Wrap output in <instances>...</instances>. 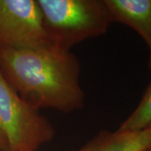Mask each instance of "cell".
<instances>
[{
    "instance_id": "4",
    "label": "cell",
    "mask_w": 151,
    "mask_h": 151,
    "mask_svg": "<svg viewBox=\"0 0 151 151\" xmlns=\"http://www.w3.org/2000/svg\"><path fill=\"white\" fill-rule=\"evenodd\" d=\"M0 48H54L37 0H0Z\"/></svg>"
},
{
    "instance_id": "10",
    "label": "cell",
    "mask_w": 151,
    "mask_h": 151,
    "mask_svg": "<svg viewBox=\"0 0 151 151\" xmlns=\"http://www.w3.org/2000/svg\"><path fill=\"white\" fill-rule=\"evenodd\" d=\"M145 151H151V148L150 149H149V150H145Z\"/></svg>"
},
{
    "instance_id": "5",
    "label": "cell",
    "mask_w": 151,
    "mask_h": 151,
    "mask_svg": "<svg viewBox=\"0 0 151 151\" xmlns=\"http://www.w3.org/2000/svg\"><path fill=\"white\" fill-rule=\"evenodd\" d=\"M111 22L126 24L151 45V0H103Z\"/></svg>"
},
{
    "instance_id": "6",
    "label": "cell",
    "mask_w": 151,
    "mask_h": 151,
    "mask_svg": "<svg viewBox=\"0 0 151 151\" xmlns=\"http://www.w3.org/2000/svg\"><path fill=\"white\" fill-rule=\"evenodd\" d=\"M151 148V127L140 131H100L77 151H145Z\"/></svg>"
},
{
    "instance_id": "1",
    "label": "cell",
    "mask_w": 151,
    "mask_h": 151,
    "mask_svg": "<svg viewBox=\"0 0 151 151\" xmlns=\"http://www.w3.org/2000/svg\"><path fill=\"white\" fill-rule=\"evenodd\" d=\"M0 70L7 82L33 108L69 113L84 107L80 63L57 49L0 48Z\"/></svg>"
},
{
    "instance_id": "7",
    "label": "cell",
    "mask_w": 151,
    "mask_h": 151,
    "mask_svg": "<svg viewBox=\"0 0 151 151\" xmlns=\"http://www.w3.org/2000/svg\"><path fill=\"white\" fill-rule=\"evenodd\" d=\"M151 127V81L140 103L119 126V131H140Z\"/></svg>"
},
{
    "instance_id": "9",
    "label": "cell",
    "mask_w": 151,
    "mask_h": 151,
    "mask_svg": "<svg viewBox=\"0 0 151 151\" xmlns=\"http://www.w3.org/2000/svg\"><path fill=\"white\" fill-rule=\"evenodd\" d=\"M150 49V59H149V66H150V69L151 70V45L149 47Z\"/></svg>"
},
{
    "instance_id": "8",
    "label": "cell",
    "mask_w": 151,
    "mask_h": 151,
    "mask_svg": "<svg viewBox=\"0 0 151 151\" xmlns=\"http://www.w3.org/2000/svg\"><path fill=\"white\" fill-rule=\"evenodd\" d=\"M0 151H9V145L4 134L0 130Z\"/></svg>"
},
{
    "instance_id": "2",
    "label": "cell",
    "mask_w": 151,
    "mask_h": 151,
    "mask_svg": "<svg viewBox=\"0 0 151 151\" xmlns=\"http://www.w3.org/2000/svg\"><path fill=\"white\" fill-rule=\"evenodd\" d=\"M53 47L70 51L108 31L111 20L103 0H37Z\"/></svg>"
},
{
    "instance_id": "3",
    "label": "cell",
    "mask_w": 151,
    "mask_h": 151,
    "mask_svg": "<svg viewBox=\"0 0 151 151\" xmlns=\"http://www.w3.org/2000/svg\"><path fill=\"white\" fill-rule=\"evenodd\" d=\"M0 130L7 139L9 151H36L55 134L50 122L19 97L1 70Z\"/></svg>"
}]
</instances>
